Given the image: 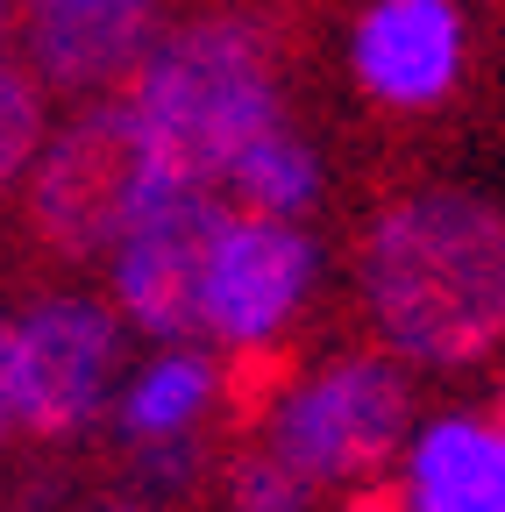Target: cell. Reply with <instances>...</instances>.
Instances as JSON below:
<instances>
[{
	"instance_id": "8fae6325",
	"label": "cell",
	"mask_w": 505,
	"mask_h": 512,
	"mask_svg": "<svg viewBox=\"0 0 505 512\" xmlns=\"http://www.w3.org/2000/svg\"><path fill=\"white\" fill-rule=\"evenodd\" d=\"M207 399H214V363L193 356V349H171L129 384V399H121V434L129 441H178L200 420Z\"/></svg>"
},
{
	"instance_id": "5b68a950",
	"label": "cell",
	"mask_w": 505,
	"mask_h": 512,
	"mask_svg": "<svg viewBox=\"0 0 505 512\" xmlns=\"http://www.w3.org/2000/svg\"><path fill=\"white\" fill-rule=\"evenodd\" d=\"M228 228V207L214 192H178L157 185L129 235L114 242V299L121 320H136L157 342H193L207 335V271L214 242Z\"/></svg>"
},
{
	"instance_id": "5bb4252c",
	"label": "cell",
	"mask_w": 505,
	"mask_h": 512,
	"mask_svg": "<svg viewBox=\"0 0 505 512\" xmlns=\"http://www.w3.org/2000/svg\"><path fill=\"white\" fill-rule=\"evenodd\" d=\"M306 491L313 484L271 448H249L228 470V512H306Z\"/></svg>"
},
{
	"instance_id": "4fadbf2b",
	"label": "cell",
	"mask_w": 505,
	"mask_h": 512,
	"mask_svg": "<svg viewBox=\"0 0 505 512\" xmlns=\"http://www.w3.org/2000/svg\"><path fill=\"white\" fill-rule=\"evenodd\" d=\"M36 150H43V79L0 57V192L29 171Z\"/></svg>"
},
{
	"instance_id": "7c38bea8",
	"label": "cell",
	"mask_w": 505,
	"mask_h": 512,
	"mask_svg": "<svg viewBox=\"0 0 505 512\" xmlns=\"http://www.w3.org/2000/svg\"><path fill=\"white\" fill-rule=\"evenodd\" d=\"M242 200H249V214H271V221H292V214H306L313 200H321V157H313L292 128L278 121L264 143H249V157L235 164V178H228Z\"/></svg>"
},
{
	"instance_id": "277c9868",
	"label": "cell",
	"mask_w": 505,
	"mask_h": 512,
	"mask_svg": "<svg viewBox=\"0 0 505 512\" xmlns=\"http://www.w3.org/2000/svg\"><path fill=\"white\" fill-rule=\"evenodd\" d=\"M413 420V392L385 356H342L321 377L285 392L271 413V456H285L306 484L370 477L385 456H399Z\"/></svg>"
},
{
	"instance_id": "2e32d148",
	"label": "cell",
	"mask_w": 505,
	"mask_h": 512,
	"mask_svg": "<svg viewBox=\"0 0 505 512\" xmlns=\"http://www.w3.org/2000/svg\"><path fill=\"white\" fill-rule=\"evenodd\" d=\"M342 512H406V491H399V484H370V491H356Z\"/></svg>"
},
{
	"instance_id": "8992f818",
	"label": "cell",
	"mask_w": 505,
	"mask_h": 512,
	"mask_svg": "<svg viewBox=\"0 0 505 512\" xmlns=\"http://www.w3.org/2000/svg\"><path fill=\"white\" fill-rule=\"evenodd\" d=\"M114 320L93 299H43L29 320H15V392H22V434L29 441H72L114 377Z\"/></svg>"
},
{
	"instance_id": "9a60e30c",
	"label": "cell",
	"mask_w": 505,
	"mask_h": 512,
	"mask_svg": "<svg viewBox=\"0 0 505 512\" xmlns=\"http://www.w3.org/2000/svg\"><path fill=\"white\" fill-rule=\"evenodd\" d=\"M22 434V392H15V328L0 320V448Z\"/></svg>"
},
{
	"instance_id": "9c48e42d",
	"label": "cell",
	"mask_w": 505,
	"mask_h": 512,
	"mask_svg": "<svg viewBox=\"0 0 505 512\" xmlns=\"http://www.w3.org/2000/svg\"><path fill=\"white\" fill-rule=\"evenodd\" d=\"M157 43L150 8H36L29 22V57L43 86H114L136 79V64Z\"/></svg>"
},
{
	"instance_id": "d6986e66",
	"label": "cell",
	"mask_w": 505,
	"mask_h": 512,
	"mask_svg": "<svg viewBox=\"0 0 505 512\" xmlns=\"http://www.w3.org/2000/svg\"><path fill=\"white\" fill-rule=\"evenodd\" d=\"M8 29H15V0H0V43H8Z\"/></svg>"
},
{
	"instance_id": "ac0fdd59",
	"label": "cell",
	"mask_w": 505,
	"mask_h": 512,
	"mask_svg": "<svg viewBox=\"0 0 505 512\" xmlns=\"http://www.w3.org/2000/svg\"><path fill=\"white\" fill-rule=\"evenodd\" d=\"M491 434H505V384L491 392Z\"/></svg>"
},
{
	"instance_id": "6da1fadb",
	"label": "cell",
	"mask_w": 505,
	"mask_h": 512,
	"mask_svg": "<svg viewBox=\"0 0 505 512\" xmlns=\"http://www.w3.org/2000/svg\"><path fill=\"white\" fill-rule=\"evenodd\" d=\"M363 306L399 356L456 370L505 342V207L406 192L363 235Z\"/></svg>"
},
{
	"instance_id": "7a4b0ae2",
	"label": "cell",
	"mask_w": 505,
	"mask_h": 512,
	"mask_svg": "<svg viewBox=\"0 0 505 512\" xmlns=\"http://www.w3.org/2000/svg\"><path fill=\"white\" fill-rule=\"evenodd\" d=\"M129 114H136L143 143H150L157 185L214 192V185L235 178L249 143H264L278 128V114H285L271 43L235 15L178 22L136 64Z\"/></svg>"
},
{
	"instance_id": "30bf717a",
	"label": "cell",
	"mask_w": 505,
	"mask_h": 512,
	"mask_svg": "<svg viewBox=\"0 0 505 512\" xmlns=\"http://www.w3.org/2000/svg\"><path fill=\"white\" fill-rule=\"evenodd\" d=\"M406 498L420 512H505V434L491 420H434L413 441Z\"/></svg>"
},
{
	"instance_id": "52a82bcc",
	"label": "cell",
	"mask_w": 505,
	"mask_h": 512,
	"mask_svg": "<svg viewBox=\"0 0 505 512\" xmlns=\"http://www.w3.org/2000/svg\"><path fill=\"white\" fill-rule=\"evenodd\" d=\"M313 285V242L271 214H228L207 271V335L228 349H264Z\"/></svg>"
},
{
	"instance_id": "3957f363",
	"label": "cell",
	"mask_w": 505,
	"mask_h": 512,
	"mask_svg": "<svg viewBox=\"0 0 505 512\" xmlns=\"http://www.w3.org/2000/svg\"><path fill=\"white\" fill-rule=\"evenodd\" d=\"M150 192H157V164H150L143 128H136L129 100H107V107H86L36 157L22 228L57 264H86V256H100L129 235V221L143 214Z\"/></svg>"
},
{
	"instance_id": "e0dca14e",
	"label": "cell",
	"mask_w": 505,
	"mask_h": 512,
	"mask_svg": "<svg viewBox=\"0 0 505 512\" xmlns=\"http://www.w3.org/2000/svg\"><path fill=\"white\" fill-rule=\"evenodd\" d=\"M36 8H150V0H36Z\"/></svg>"
},
{
	"instance_id": "ba28073f",
	"label": "cell",
	"mask_w": 505,
	"mask_h": 512,
	"mask_svg": "<svg viewBox=\"0 0 505 512\" xmlns=\"http://www.w3.org/2000/svg\"><path fill=\"white\" fill-rule=\"evenodd\" d=\"M349 72L392 114L441 107L463 79V8L456 0H370L349 29Z\"/></svg>"
},
{
	"instance_id": "ffe728a7",
	"label": "cell",
	"mask_w": 505,
	"mask_h": 512,
	"mask_svg": "<svg viewBox=\"0 0 505 512\" xmlns=\"http://www.w3.org/2000/svg\"><path fill=\"white\" fill-rule=\"evenodd\" d=\"M100 512H143V505H100Z\"/></svg>"
}]
</instances>
